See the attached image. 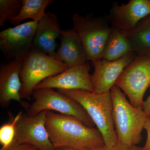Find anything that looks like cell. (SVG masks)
<instances>
[{
    "mask_svg": "<svg viewBox=\"0 0 150 150\" xmlns=\"http://www.w3.org/2000/svg\"><path fill=\"white\" fill-rule=\"evenodd\" d=\"M150 16V0H131L127 4L113 3L107 18L111 26L128 32Z\"/></svg>",
    "mask_w": 150,
    "mask_h": 150,
    "instance_id": "obj_10",
    "label": "cell"
},
{
    "mask_svg": "<svg viewBox=\"0 0 150 150\" xmlns=\"http://www.w3.org/2000/svg\"><path fill=\"white\" fill-rule=\"evenodd\" d=\"M22 5L23 0H0V26L17 16Z\"/></svg>",
    "mask_w": 150,
    "mask_h": 150,
    "instance_id": "obj_19",
    "label": "cell"
},
{
    "mask_svg": "<svg viewBox=\"0 0 150 150\" xmlns=\"http://www.w3.org/2000/svg\"><path fill=\"white\" fill-rule=\"evenodd\" d=\"M133 51V46L126 32L111 26V31L105 46L101 59L108 61H115Z\"/></svg>",
    "mask_w": 150,
    "mask_h": 150,
    "instance_id": "obj_16",
    "label": "cell"
},
{
    "mask_svg": "<svg viewBox=\"0 0 150 150\" xmlns=\"http://www.w3.org/2000/svg\"><path fill=\"white\" fill-rule=\"evenodd\" d=\"M142 108L146 115L147 118L150 119V95L143 103Z\"/></svg>",
    "mask_w": 150,
    "mask_h": 150,
    "instance_id": "obj_24",
    "label": "cell"
},
{
    "mask_svg": "<svg viewBox=\"0 0 150 150\" xmlns=\"http://www.w3.org/2000/svg\"><path fill=\"white\" fill-rule=\"evenodd\" d=\"M22 112L12 119L10 122L5 123L0 128V143L3 146H6L12 143L15 135V125L17 121L20 117Z\"/></svg>",
    "mask_w": 150,
    "mask_h": 150,
    "instance_id": "obj_20",
    "label": "cell"
},
{
    "mask_svg": "<svg viewBox=\"0 0 150 150\" xmlns=\"http://www.w3.org/2000/svg\"><path fill=\"white\" fill-rule=\"evenodd\" d=\"M37 25V22L32 21L0 32V47L7 61L24 60L28 55L33 48Z\"/></svg>",
    "mask_w": 150,
    "mask_h": 150,
    "instance_id": "obj_8",
    "label": "cell"
},
{
    "mask_svg": "<svg viewBox=\"0 0 150 150\" xmlns=\"http://www.w3.org/2000/svg\"><path fill=\"white\" fill-rule=\"evenodd\" d=\"M61 31L60 23L56 15L49 12L46 13L43 18L38 22L33 40V48L56 58V39L60 37Z\"/></svg>",
    "mask_w": 150,
    "mask_h": 150,
    "instance_id": "obj_14",
    "label": "cell"
},
{
    "mask_svg": "<svg viewBox=\"0 0 150 150\" xmlns=\"http://www.w3.org/2000/svg\"><path fill=\"white\" fill-rule=\"evenodd\" d=\"M61 43L56 52V58L68 68L80 66L87 62V58L81 41L72 29L62 30Z\"/></svg>",
    "mask_w": 150,
    "mask_h": 150,
    "instance_id": "obj_15",
    "label": "cell"
},
{
    "mask_svg": "<svg viewBox=\"0 0 150 150\" xmlns=\"http://www.w3.org/2000/svg\"><path fill=\"white\" fill-rule=\"evenodd\" d=\"M126 32L137 56L150 57V16Z\"/></svg>",
    "mask_w": 150,
    "mask_h": 150,
    "instance_id": "obj_17",
    "label": "cell"
},
{
    "mask_svg": "<svg viewBox=\"0 0 150 150\" xmlns=\"http://www.w3.org/2000/svg\"><path fill=\"white\" fill-rule=\"evenodd\" d=\"M32 96L35 100L26 109V113L30 116L37 115L44 110H55L61 114L76 117L91 128H94L95 125L81 105L53 89H35Z\"/></svg>",
    "mask_w": 150,
    "mask_h": 150,
    "instance_id": "obj_6",
    "label": "cell"
},
{
    "mask_svg": "<svg viewBox=\"0 0 150 150\" xmlns=\"http://www.w3.org/2000/svg\"><path fill=\"white\" fill-rule=\"evenodd\" d=\"M144 129L147 133V137L144 146L143 147L144 150H150V119L147 118L145 123Z\"/></svg>",
    "mask_w": 150,
    "mask_h": 150,
    "instance_id": "obj_22",
    "label": "cell"
},
{
    "mask_svg": "<svg viewBox=\"0 0 150 150\" xmlns=\"http://www.w3.org/2000/svg\"><path fill=\"white\" fill-rule=\"evenodd\" d=\"M0 150H38L34 146L28 144H20L13 139L6 146H2Z\"/></svg>",
    "mask_w": 150,
    "mask_h": 150,
    "instance_id": "obj_21",
    "label": "cell"
},
{
    "mask_svg": "<svg viewBox=\"0 0 150 150\" xmlns=\"http://www.w3.org/2000/svg\"><path fill=\"white\" fill-rule=\"evenodd\" d=\"M128 150H144L143 148L137 146V145L133 146L129 148Z\"/></svg>",
    "mask_w": 150,
    "mask_h": 150,
    "instance_id": "obj_26",
    "label": "cell"
},
{
    "mask_svg": "<svg viewBox=\"0 0 150 150\" xmlns=\"http://www.w3.org/2000/svg\"><path fill=\"white\" fill-rule=\"evenodd\" d=\"M84 108L102 134L105 145L111 147L118 143L112 118L113 100L110 91L96 93L81 90L58 89Z\"/></svg>",
    "mask_w": 150,
    "mask_h": 150,
    "instance_id": "obj_2",
    "label": "cell"
},
{
    "mask_svg": "<svg viewBox=\"0 0 150 150\" xmlns=\"http://www.w3.org/2000/svg\"><path fill=\"white\" fill-rule=\"evenodd\" d=\"M136 56L133 51L115 61L100 59L91 62L94 68L93 74L91 75L93 93H104L110 92L125 68Z\"/></svg>",
    "mask_w": 150,
    "mask_h": 150,
    "instance_id": "obj_11",
    "label": "cell"
},
{
    "mask_svg": "<svg viewBox=\"0 0 150 150\" xmlns=\"http://www.w3.org/2000/svg\"><path fill=\"white\" fill-rule=\"evenodd\" d=\"M53 2V0H23L22 7L19 13L9 21L15 26L27 19H32L33 21L38 22L45 16L46 7Z\"/></svg>",
    "mask_w": 150,
    "mask_h": 150,
    "instance_id": "obj_18",
    "label": "cell"
},
{
    "mask_svg": "<svg viewBox=\"0 0 150 150\" xmlns=\"http://www.w3.org/2000/svg\"><path fill=\"white\" fill-rule=\"evenodd\" d=\"M54 150H88L82 149H77L69 147L62 146L59 147L55 148Z\"/></svg>",
    "mask_w": 150,
    "mask_h": 150,
    "instance_id": "obj_25",
    "label": "cell"
},
{
    "mask_svg": "<svg viewBox=\"0 0 150 150\" xmlns=\"http://www.w3.org/2000/svg\"><path fill=\"white\" fill-rule=\"evenodd\" d=\"M72 29L83 45L88 61L102 59L103 53L111 31L109 21L91 13L85 17L79 14L72 16Z\"/></svg>",
    "mask_w": 150,
    "mask_h": 150,
    "instance_id": "obj_5",
    "label": "cell"
},
{
    "mask_svg": "<svg viewBox=\"0 0 150 150\" xmlns=\"http://www.w3.org/2000/svg\"><path fill=\"white\" fill-rule=\"evenodd\" d=\"M129 148L125 145L118 143L114 146L109 147L104 146L93 150H128Z\"/></svg>",
    "mask_w": 150,
    "mask_h": 150,
    "instance_id": "obj_23",
    "label": "cell"
},
{
    "mask_svg": "<svg viewBox=\"0 0 150 150\" xmlns=\"http://www.w3.org/2000/svg\"><path fill=\"white\" fill-rule=\"evenodd\" d=\"M68 68L55 57L33 48L23 60L20 72L22 99H30L35 88L42 81L62 73Z\"/></svg>",
    "mask_w": 150,
    "mask_h": 150,
    "instance_id": "obj_4",
    "label": "cell"
},
{
    "mask_svg": "<svg viewBox=\"0 0 150 150\" xmlns=\"http://www.w3.org/2000/svg\"><path fill=\"white\" fill-rule=\"evenodd\" d=\"M113 100L112 118L118 143L128 148L139 144L147 118L142 107L133 106L117 86L110 89Z\"/></svg>",
    "mask_w": 150,
    "mask_h": 150,
    "instance_id": "obj_3",
    "label": "cell"
},
{
    "mask_svg": "<svg viewBox=\"0 0 150 150\" xmlns=\"http://www.w3.org/2000/svg\"><path fill=\"white\" fill-rule=\"evenodd\" d=\"M135 107H142L145 92L150 86V57L137 56L115 83Z\"/></svg>",
    "mask_w": 150,
    "mask_h": 150,
    "instance_id": "obj_7",
    "label": "cell"
},
{
    "mask_svg": "<svg viewBox=\"0 0 150 150\" xmlns=\"http://www.w3.org/2000/svg\"><path fill=\"white\" fill-rule=\"evenodd\" d=\"M90 69L88 62L80 66L70 67L56 76L47 78L35 89L81 90L93 92L89 74Z\"/></svg>",
    "mask_w": 150,
    "mask_h": 150,
    "instance_id": "obj_12",
    "label": "cell"
},
{
    "mask_svg": "<svg viewBox=\"0 0 150 150\" xmlns=\"http://www.w3.org/2000/svg\"><path fill=\"white\" fill-rule=\"evenodd\" d=\"M47 111L34 116L23 113L16 123L14 139L20 144L32 145L38 150H54L45 125Z\"/></svg>",
    "mask_w": 150,
    "mask_h": 150,
    "instance_id": "obj_9",
    "label": "cell"
},
{
    "mask_svg": "<svg viewBox=\"0 0 150 150\" xmlns=\"http://www.w3.org/2000/svg\"><path fill=\"white\" fill-rule=\"evenodd\" d=\"M45 125L54 148L93 150L105 146L98 129L86 126L74 116L47 110Z\"/></svg>",
    "mask_w": 150,
    "mask_h": 150,
    "instance_id": "obj_1",
    "label": "cell"
},
{
    "mask_svg": "<svg viewBox=\"0 0 150 150\" xmlns=\"http://www.w3.org/2000/svg\"><path fill=\"white\" fill-rule=\"evenodd\" d=\"M24 60L7 61L0 67V105L3 108L9 106L11 100H16L23 106L20 91L22 83L20 72Z\"/></svg>",
    "mask_w": 150,
    "mask_h": 150,
    "instance_id": "obj_13",
    "label": "cell"
}]
</instances>
